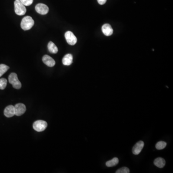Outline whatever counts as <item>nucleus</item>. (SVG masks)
Masks as SVG:
<instances>
[{
	"label": "nucleus",
	"instance_id": "nucleus-1",
	"mask_svg": "<svg viewBox=\"0 0 173 173\" xmlns=\"http://www.w3.org/2000/svg\"><path fill=\"white\" fill-rule=\"evenodd\" d=\"M34 24V21L30 16H26L23 18L21 22V27L24 30H29Z\"/></svg>",
	"mask_w": 173,
	"mask_h": 173
},
{
	"label": "nucleus",
	"instance_id": "nucleus-2",
	"mask_svg": "<svg viewBox=\"0 0 173 173\" xmlns=\"http://www.w3.org/2000/svg\"><path fill=\"white\" fill-rule=\"evenodd\" d=\"M14 11L16 14L18 16H23L26 13L27 10L25 5L20 1V0H16L14 1Z\"/></svg>",
	"mask_w": 173,
	"mask_h": 173
},
{
	"label": "nucleus",
	"instance_id": "nucleus-3",
	"mask_svg": "<svg viewBox=\"0 0 173 173\" xmlns=\"http://www.w3.org/2000/svg\"><path fill=\"white\" fill-rule=\"evenodd\" d=\"M8 80L9 83L12 85L14 89H20L21 88L22 86L21 82L18 80L17 74L16 73H11L8 77Z\"/></svg>",
	"mask_w": 173,
	"mask_h": 173
},
{
	"label": "nucleus",
	"instance_id": "nucleus-4",
	"mask_svg": "<svg viewBox=\"0 0 173 173\" xmlns=\"http://www.w3.org/2000/svg\"><path fill=\"white\" fill-rule=\"evenodd\" d=\"M47 123L43 120H37L33 124V128L37 132H42L47 128Z\"/></svg>",
	"mask_w": 173,
	"mask_h": 173
},
{
	"label": "nucleus",
	"instance_id": "nucleus-5",
	"mask_svg": "<svg viewBox=\"0 0 173 173\" xmlns=\"http://www.w3.org/2000/svg\"><path fill=\"white\" fill-rule=\"evenodd\" d=\"M65 39L69 45H74L77 43V38L71 31H68L66 32L65 35Z\"/></svg>",
	"mask_w": 173,
	"mask_h": 173
},
{
	"label": "nucleus",
	"instance_id": "nucleus-6",
	"mask_svg": "<svg viewBox=\"0 0 173 173\" xmlns=\"http://www.w3.org/2000/svg\"><path fill=\"white\" fill-rule=\"evenodd\" d=\"M15 115L20 116L23 115L26 111V107L23 103H17L14 106Z\"/></svg>",
	"mask_w": 173,
	"mask_h": 173
},
{
	"label": "nucleus",
	"instance_id": "nucleus-7",
	"mask_svg": "<svg viewBox=\"0 0 173 173\" xmlns=\"http://www.w3.org/2000/svg\"><path fill=\"white\" fill-rule=\"evenodd\" d=\"M35 10L38 13L42 15L47 14L49 10L48 7L43 4H37L35 7Z\"/></svg>",
	"mask_w": 173,
	"mask_h": 173
},
{
	"label": "nucleus",
	"instance_id": "nucleus-8",
	"mask_svg": "<svg viewBox=\"0 0 173 173\" xmlns=\"http://www.w3.org/2000/svg\"><path fill=\"white\" fill-rule=\"evenodd\" d=\"M144 146V143L142 141H139L137 142L132 149V152L135 155H138L140 154Z\"/></svg>",
	"mask_w": 173,
	"mask_h": 173
},
{
	"label": "nucleus",
	"instance_id": "nucleus-9",
	"mask_svg": "<svg viewBox=\"0 0 173 173\" xmlns=\"http://www.w3.org/2000/svg\"><path fill=\"white\" fill-rule=\"evenodd\" d=\"M42 61L44 64L49 67H53L55 65V62L52 58L48 55H45L42 57Z\"/></svg>",
	"mask_w": 173,
	"mask_h": 173
},
{
	"label": "nucleus",
	"instance_id": "nucleus-10",
	"mask_svg": "<svg viewBox=\"0 0 173 173\" xmlns=\"http://www.w3.org/2000/svg\"><path fill=\"white\" fill-rule=\"evenodd\" d=\"M102 30L103 33L106 36L112 35L113 33V29H112V27L108 24H106L103 25Z\"/></svg>",
	"mask_w": 173,
	"mask_h": 173
},
{
	"label": "nucleus",
	"instance_id": "nucleus-11",
	"mask_svg": "<svg viewBox=\"0 0 173 173\" xmlns=\"http://www.w3.org/2000/svg\"><path fill=\"white\" fill-rule=\"evenodd\" d=\"M4 116L7 117H12L15 115L14 106H7L4 110Z\"/></svg>",
	"mask_w": 173,
	"mask_h": 173
},
{
	"label": "nucleus",
	"instance_id": "nucleus-12",
	"mask_svg": "<svg viewBox=\"0 0 173 173\" xmlns=\"http://www.w3.org/2000/svg\"><path fill=\"white\" fill-rule=\"evenodd\" d=\"M73 56L71 54H67L62 59V62L65 65H70L73 62Z\"/></svg>",
	"mask_w": 173,
	"mask_h": 173
},
{
	"label": "nucleus",
	"instance_id": "nucleus-13",
	"mask_svg": "<svg viewBox=\"0 0 173 173\" xmlns=\"http://www.w3.org/2000/svg\"><path fill=\"white\" fill-rule=\"evenodd\" d=\"M154 164L159 168H163L165 164V161L162 158H158L154 161Z\"/></svg>",
	"mask_w": 173,
	"mask_h": 173
},
{
	"label": "nucleus",
	"instance_id": "nucleus-14",
	"mask_svg": "<svg viewBox=\"0 0 173 173\" xmlns=\"http://www.w3.org/2000/svg\"><path fill=\"white\" fill-rule=\"evenodd\" d=\"M48 49L50 52L54 54L57 53L58 51L57 47L52 42H49L48 45Z\"/></svg>",
	"mask_w": 173,
	"mask_h": 173
},
{
	"label": "nucleus",
	"instance_id": "nucleus-15",
	"mask_svg": "<svg viewBox=\"0 0 173 173\" xmlns=\"http://www.w3.org/2000/svg\"><path fill=\"white\" fill-rule=\"evenodd\" d=\"M119 160L117 158H113L112 160L108 161L106 163V165L107 167H114L117 165L118 164Z\"/></svg>",
	"mask_w": 173,
	"mask_h": 173
},
{
	"label": "nucleus",
	"instance_id": "nucleus-16",
	"mask_svg": "<svg viewBox=\"0 0 173 173\" xmlns=\"http://www.w3.org/2000/svg\"><path fill=\"white\" fill-rule=\"evenodd\" d=\"M9 69V67L7 65H5L4 64H1L0 65V77L4 74V73H6Z\"/></svg>",
	"mask_w": 173,
	"mask_h": 173
},
{
	"label": "nucleus",
	"instance_id": "nucleus-17",
	"mask_svg": "<svg viewBox=\"0 0 173 173\" xmlns=\"http://www.w3.org/2000/svg\"><path fill=\"white\" fill-rule=\"evenodd\" d=\"M167 143L164 141H160L156 144L155 147L157 150H163L165 148V147L167 146Z\"/></svg>",
	"mask_w": 173,
	"mask_h": 173
},
{
	"label": "nucleus",
	"instance_id": "nucleus-18",
	"mask_svg": "<svg viewBox=\"0 0 173 173\" xmlns=\"http://www.w3.org/2000/svg\"><path fill=\"white\" fill-rule=\"evenodd\" d=\"M7 80L4 78H0V90H3L5 89L6 87Z\"/></svg>",
	"mask_w": 173,
	"mask_h": 173
},
{
	"label": "nucleus",
	"instance_id": "nucleus-19",
	"mask_svg": "<svg viewBox=\"0 0 173 173\" xmlns=\"http://www.w3.org/2000/svg\"><path fill=\"white\" fill-rule=\"evenodd\" d=\"M130 172L129 169L126 167H123L116 171V173H129Z\"/></svg>",
	"mask_w": 173,
	"mask_h": 173
},
{
	"label": "nucleus",
	"instance_id": "nucleus-20",
	"mask_svg": "<svg viewBox=\"0 0 173 173\" xmlns=\"http://www.w3.org/2000/svg\"><path fill=\"white\" fill-rule=\"evenodd\" d=\"M25 6H29L32 4L33 0H20Z\"/></svg>",
	"mask_w": 173,
	"mask_h": 173
},
{
	"label": "nucleus",
	"instance_id": "nucleus-21",
	"mask_svg": "<svg viewBox=\"0 0 173 173\" xmlns=\"http://www.w3.org/2000/svg\"><path fill=\"white\" fill-rule=\"evenodd\" d=\"M97 1L100 5H103L106 4L107 0H97Z\"/></svg>",
	"mask_w": 173,
	"mask_h": 173
}]
</instances>
